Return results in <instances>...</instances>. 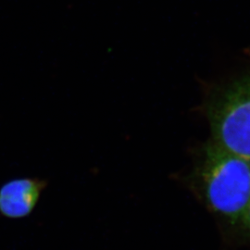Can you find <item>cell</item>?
Segmentation results:
<instances>
[{"mask_svg": "<svg viewBox=\"0 0 250 250\" xmlns=\"http://www.w3.org/2000/svg\"><path fill=\"white\" fill-rule=\"evenodd\" d=\"M186 184L226 229L240 232L250 204V160L208 140L197 152Z\"/></svg>", "mask_w": 250, "mask_h": 250, "instance_id": "6da1fadb", "label": "cell"}, {"mask_svg": "<svg viewBox=\"0 0 250 250\" xmlns=\"http://www.w3.org/2000/svg\"><path fill=\"white\" fill-rule=\"evenodd\" d=\"M201 107L209 140L250 160V73L208 86Z\"/></svg>", "mask_w": 250, "mask_h": 250, "instance_id": "7a4b0ae2", "label": "cell"}, {"mask_svg": "<svg viewBox=\"0 0 250 250\" xmlns=\"http://www.w3.org/2000/svg\"><path fill=\"white\" fill-rule=\"evenodd\" d=\"M46 188V182L38 178L11 179L0 187V215L20 220L31 214Z\"/></svg>", "mask_w": 250, "mask_h": 250, "instance_id": "3957f363", "label": "cell"}, {"mask_svg": "<svg viewBox=\"0 0 250 250\" xmlns=\"http://www.w3.org/2000/svg\"><path fill=\"white\" fill-rule=\"evenodd\" d=\"M239 234L242 237L250 241V204L249 206L248 211L245 215V218L243 220Z\"/></svg>", "mask_w": 250, "mask_h": 250, "instance_id": "277c9868", "label": "cell"}]
</instances>
